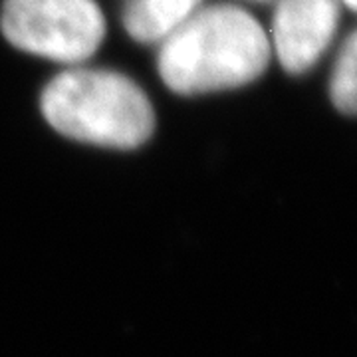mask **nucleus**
Masks as SVG:
<instances>
[{
    "instance_id": "f257e3e1",
    "label": "nucleus",
    "mask_w": 357,
    "mask_h": 357,
    "mask_svg": "<svg viewBox=\"0 0 357 357\" xmlns=\"http://www.w3.org/2000/svg\"><path fill=\"white\" fill-rule=\"evenodd\" d=\"M270 38L250 13L229 2L197 8L157 54V72L178 96L243 88L268 70Z\"/></svg>"
},
{
    "instance_id": "f03ea898",
    "label": "nucleus",
    "mask_w": 357,
    "mask_h": 357,
    "mask_svg": "<svg viewBox=\"0 0 357 357\" xmlns=\"http://www.w3.org/2000/svg\"><path fill=\"white\" fill-rule=\"evenodd\" d=\"M40 107L58 133L100 147L135 149L155 131L147 93L115 70H66L44 88Z\"/></svg>"
},
{
    "instance_id": "7ed1b4c3",
    "label": "nucleus",
    "mask_w": 357,
    "mask_h": 357,
    "mask_svg": "<svg viewBox=\"0 0 357 357\" xmlns=\"http://www.w3.org/2000/svg\"><path fill=\"white\" fill-rule=\"evenodd\" d=\"M0 30L18 50L82 64L102 46L107 24L96 0H4Z\"/></svg>"
},
{
    "instance_id": "20e7f679",
    "label": "nucleus",
    "mask_w": 357,
    "mask_h": 357,
    "mask_svg": "<svg viewBox=\"0 0 357 357\" xmlns=\"http://www.w3.org/2000/svg\"><path fill=\"white\" fill-rule=\"evenodd\" d=\"M340 24L337 0H280L272 18V44L282 68L300 76L318 64Z\"/></svg>"
},
{
    "instance_id": "39448f33",
    "label": "nucleus",
    "mask_w": 357,
    "mask_h": 357,
    "mask_svg": "<svg viewBox=\"0 0 357 357\" xmlns=\"http://www.w3.org/2000/svg\"><path fill=\"white\" fill-rule=\"evenodd\" d=\"M199 4L201 0H128L121 20L129 38L155 44L175 32Z\"/></svg>"
},
{
    "instance_id": "423d86ee",
    "label": "nucleus",
    "mask_w": 357,
    "mask_h": 357,
    "mask_svg": "<svg viewBox=\"0 0 357 357\" xmlns=\"http://www.w3.org/2000/svg\"><path fill=\"white\" fill-rule=\"evenodd\" d=\"M357 34L349 32L345 38L337 60L333 66L330 96L340 114L356 115V62H357Z\"/></svg>"
},
{
    "instance_id": "0eeeda50",
    "label": "nucleus",
    "mask_w": 357,
    "mask_h": 357,
    "mask_svg": "<svg viewBox=\"0 0 357 357\" xmlns=\"http://www.w3.org/2000/svg\"><path fill=\"white\" fill-rule=\"evenodd\" d=\"M342 2H344L345 6H347V8H349L351 13L356 10V0H342Z\"/></svg>"
},
{
    "instance_id": "6e6552de",
    "label": "nucleus",
    "mask_w": 357,
    "mask_h": 357,
    "mask_svg": "<svg viewBox=\"0 0 357 357\" xmlns=\"http://www.w3.org/2000/svg\"><path fill=\"white\" fill-rule=\"evenodd\" d=\"M255 2H266V0H255Z\"/></svg>"
}]
</instances>
